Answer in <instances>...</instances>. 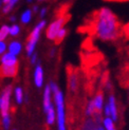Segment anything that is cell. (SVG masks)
<instances>
[{"label":"cell","mask_w":129,"mask_h":130,"mask_svg":"<svg viewBox=\"0 0 129 130\" xmlns=\"http://www.w3.org/2000/svg\"><path fill=\"white\" fill-rule=\"evenodd\" d=\"M32 17V11L31 10H27L23 14L21 15V22L22 23H29Z\"/></svg>","instance_id":"20"},{"label":"cell","mask_w":129,"mask_h":130,"mask_svg":"<svg viewBox=\"0 0 129 130\" xmlns=\"http://www.w3.org/2000/svg\"><path fill=\"white\" fill-rule=\"evenodd\" d=\"M103 124H104L106 130H115L113 121H112L110 118H106V119L103 120Z\"/></svg>","instance_id":"18"},{"label":"cell","mask_w":129,"mask_h":130,"mask_svg":"<svg viewBox=\"0 0 129 130\" xmlns=\"http://www.w3.org/2000/svg\"><path fill=\"white\" fill-rule=\"evenodd\" d=\"M46 113H47V123L49 125H52L55 121V112H54L53 106H51L46 111Z\"/></svg>","instance_id":"14"},{"label":"cell","mask_w":129,"mask_h":130,"mask_svg":"<svg viewBox=\"0 0 129 130\" xmlns=\"http://www.w3.org/2000/svg\"><path fill=\"white\" fill-rule=\"evenodd\" d=\"M17 1H18V0H11V1H10L8 4H5V5H4V8H3V13H4V14L9 13V12L13 9V6L16 4Z\"/></svg>","instance_id":"22"},{"label":"cell","mask_w":129,"mask_h":130,"mask_svg":"<svg viewBox=\"0 0 129 130\" xmlns=\"http://www.w3.org/2000/svg\"><path fill=\"white\" fill-rule=\"evenodd\" d=\"M39 1H42V0H39Z\"/></svg>","instance_id":"37"},{"label":"cell","mask_w":129,"mask_h":130,"mask_svg":"<svg viewBox=\"0 0 129 130\" xmlns=\"http://www.w3.org/2000/svg\"><path fill=\"white\" fill-rule=\"evenodd\" d=\"M109 108H110V115L112 116V121H117L118 120V109H117V105H115V100L114 96L110 95L109 97Z\"/></svg>","instance_id":"11"},{"label":"cell","mask_w":129,"mask_h":130,"mask_svg":"<svg viewBox=\"0 0 129 130\" xmlns=\"http://www.w3.org/2000/svg\"><path fill=\"white\" fill-rule=\"evenodd\" d=\"M93 105L95 108V111L102 112V110H103V94H102V92H99L96 94V96L94 97Z\"/></svg>","instance_id":"13"},{"label":"cell","mask_w":129,"mask_h":130,"mask_svg":"<svg viewBox=\"0 0 129 130\" xmlns=\"http://www.w3.org/2000/svg\"><path fill=\"white\" fill-rule=\"evenodd\" d=\"M28 1H29V2H31V1H32V0H28Z\"/></svg>","instance_id":"35"},{"label":"cell","mask_w":129,"mask_h":130,"mask_svg":"<svg viewBox=\"0 0 129 130\" xmlns=\"http://www.w3.org/2000/svg\"><path fill=\"white\" fill-rule=\"evenodd\" d=\"M6 50V44L4 41H0V55L3 54Z\"/></svg>","instance_id":"26"},{"label":"cell","mask_w":129,"mask_h":130,"mask_svg":"<svg viewBox=\"0 0 129 130\" xmlns=\"http://www.w3.org/2000/svg\"><path fill=\"white\" fill-rule=\"evenodd\" d=\"M19 32H20V28H19L17 24L12 25V27H10V29H9V34L12 36H17L19 34Z\"/></svg>","instance_id":"21"},{"label":"cell","mask_w":129,"mask_h":130,"mask_svg":"<svg viewBox=\"0 0 129 130\" xmlns=\"http://www.w3.org/2000/svg\"><path fill=\"white\" fill-rule=\"evenodd\" d=\"M2 124H3V127L4 129L8 130L10 128V125H11V119H10V115H5L3 116V121H2Z\"/></svg>","instance_id":"25"},{"label":"cell","mask_w":129,"mask_h":130,"mask_svg":"<svg viewBox=\"0 0 129 130\" xmlns=\"http://www.w3.org/2000/svg\"><path fill=\"white\" fill-rule=\"evenodd\" d=\"M0 105H1V100H0Z\"/></svg>","instance_id":"36"},{"label":"cell","mask_w":129,"mask_h":130,"mask_svg":"<svg viewBox=\"0 0 129 130\" xmlns=\"http://www.w3.org/2000/svg\"><path fill=\"white\" fill-rule=\"evenodd\" d=\"M36 59H37V54L33 53V54L31 55V62L32 63H35L36 62Z\"/></svg>","instance_id":"28"},{"label":"cell","mask_w":129,"mask_h":130,"mask_svg":"<svg viewBox=\"0 0 129 130\" xmlns=\"http://www.w3.org/2000/svg\"><path fill=\"white\" fill-rule=\"evenodd\" d=\"M2 5V0H0V6Z\"/></svg>","instance_id":"34"},{"label":"cell","mask_w":129,"mask_h":130,"mask_svg":"<svg viewBox=\"0 0 129 130\" xmlns=\"http://www.w3.org/2000/svg\"><path fill=\"white\" fill-rule=\"evenodd\" d=\"M9 29H10V27H8V25H2V27L0 28V41H3L5 38L8 37Z\"/></svg>","instance_id":"19"},{"label":"cell","mask_w":129,"mask_h":130,"mask_svg":"<svg viewBox=\"0 0 129 130\" xmlns=\"http://www.w3.org/2000/svg\"><path fill=\"white\" fill-rule=\"evenodd\" d=\"M69 18H70L69 14H64V15L58 16L55 21H53L49 25V28L47 29V32H46V35H47V37L49 38V39H51V40L55 39L57 33H58V32L63 28V25L68 22Z\"/></svg>","instance_id":"3"},{"label":"cell","mask_w":129,"mask_h":130,"mask_svg":"<svg viewBox=\"0 0 129 130\" xmlns=\"http://www.w3.org/2000/svg\"><path fill=\"white\" fill-rule=\"evenodd\" d=\"M80 31H86L104 41H113L123 36L120 20L107 8H102L90 14Z\"/></svg>","instance_id":"1"},{"label":"cell","mask_w":129,"mask_h":130,"mask_svg":"<svg viewBox=\"0 0 129 130\" xmlns=\"http://www.w3.org/2000/svg\"><path fill=\"white\" fill-rule=\"evenodd\" d=\"M94 111H95V108H94V105H93V101H90V102L88 103V106H87L86 114L89 115V116H91Z\"/></svg>","instance_id":"23"},{"label":"cell","mask_w":129,"mask_h":130,"mask_svg":"<svg viewBox=\"0 0 129 130\" xmlns=\"http://www.w3.org/2000/svg\"><path fill=\"white\" fill-rule=\"evenodd\" d=\"M33 10H34V12H37L38 8H37V6H34V8H33Z\"/></svg>","instance_id":"32"},{"label":"cell","mask_w":129,"mask_h":130,"mask_svg":"<svg viewBox=\"0 0 129 130\" xmlns=\"http://www.w3.org/2000/svg\"><path fill=\"white\" fill-rule=\"evenodd\" d=\"M1 62L4 66H16L18 64L17 57L11 53H5L1 57Z\"/></svg>","instance_id":"8"},{"label":"cell","mask_w":129,"mask_h":130,"mask_svg":"<svg viewBox=\"0 0 129 130\" xmlns=\"http://www.w3.org/2000/svg\"><path fill=\"white\" fill-rule=\"evenodd\" d=\"M105 114H106L107 118H109V116H110V108H109L108 104H107L106 107H105Z\"/></svg>","instance_id":"27"},{"label":"cell","mask_w":129,"mask_h":130,"mask_svg":"<svg viewBox=\"0 0 129 130\" xmlns=\"http://www.w3.org/2000/svg\"><path fill=\"white\" fill-rule=\"evenodd\" d=\"M18 73V64L16 66H4L1 64L0 66V77L4 78V77H15Z\"/></svg>","instance_id":"7"},{"label":"cell","mask_w":129,"mask_h":130,"mask_svg":"<svg viewBox=\"0 0 129 130\" xmlns=\"http://www.w3.org/2000/svg\"><path fill=\"white\" fill-rule=\"evenodd\" d=\"M46 12H47V9H42L41 12H40V17H43L46 15Z\"/></svg>","instance_id":"29"},{"label":"cell","mask_w":129,"mask_h":130,"mask_svg":"<svg viewBox=\"0 0 129 130\" xmlns=\"http://www.w3.org/2000/svg\"><path fill=\"white\" fill-rule=\"evenodd\" d=\"M11 92H12V88L11 86H8L2 92V95L0 97L1 100V105H0V110H1V114L2 116H5L9 114V110H10V97H11Z\"/></svg>","instance_id":"5"},{"label":"cell","mask_w":129,"mask_h":130,"mask_svg":"<svg viewBox=\"0 0 129 130\" xmlns=\"http://www.w3.org/2000/svg\"><path fill=\"white\" fill-rule=\"evenodd\" d=\"M21 51V43L19 41H12L9 44V53L13 55H18Z\"/></svg>","instance_id":"12"},{"label":"cell","mask_w":129,"mask_h":130,"mask_svg":"<svg viewBox=\"0 0 129 130\" xmlns=\"http://www.w3.org/2000/svg\"><path fill=\"white\" fill-rule=\"evenodd\" d=\"M46 25V21L42 20L38 23L36 27L34 28V30L31 32V34L28 38V41H27V47H25V50H27V54L29 56H31L32 54L34 53V50H35V45L39 39V35H40V32L43 29V27Z\"/></svg>","instance_id":"4"},{"label":"cell","mask_w":129,"mask_h":130,"mask_svg":"<svg viewBox=\"0 0 129 130\" xmlns=\"http://www.w3.org/2000/svg\"><path fill=\"white\" fill-rule=\"evenodd\" d=\"M66 35H67V30L64 29V28H62L58 33H57V35H56V37H55V39H54V41H55V43L56 44H59L62 40H63V38L66 37Z\"/></svg>","instance_id":"15"},{"label":"cell","mask_w":129,"mask_h":130,"mask_svg":"<svg viewBox=\"0 0 129 130\" xmlns=\"http://www.w3.org/2000/svg\"><path fill=\"white\" fill-rule=\"evenodd\" d=\"M95 129H96V124L91 119H88L83 126V130H95Z\"/></svg>","instance_id":"16"},{"label":"cell","mask_w":129,"mask_h":130,"mask_svg":"<svg viewBox=\"0 0 129 130\" xmlns=\"http://www.w3.org/2000/svg\"><path fill=\"white\" fill-rule=\"evenodd\" d=\"M96 130H105V129L103 128L101 125H98V128H96Z\"/></svg>","instance_id":"30"},{"label":"cell","mask_w":129,"mask_h":130,"mask_svg":"<svg viewBox=\"0 0 129 130\" xmlns=\"http://www.w3.org/2000/svg\"><path fill=\"white\" fill-rule=\"evenodd\" d=\"M11 20H12V21H14V20H15V17H14V16H12V17H11Z\"/></svg>","instance_id":"33"},{"label":"cell","mask_w":129,"mask_h":130,"mask_svg":"<svg viewBox=\"0 0 129 130\" xmlns=\"http://www.w3.org/2000/svg\"><path fill=\"white\" fill-rule=\"evenodd\" d=\"M68 87L72 93H75L78 88V76L73 68L68 69Z\"/></svg>","instance_id":"6"},{"label":"cell","mask_w":129,"mask_h":130,"mask_svg":"<svg viewBox=\"0 0 129 130\" xmlns=\"http://www.w3.org/2000/svg\"><path fill=\"white\" fill-rule=\"evenodd\" d=\"M10 1H11V0H2V3H4V4H8Z\"/></svg>","instance_id":"31"},{"label":"cell","mask_w":129,"mask_h":130,"mask_svg":"<svg viewBox=\"0 0 129 130\" xmlns=\"http://www.w3.org/2000/svg\"><path fill=\"white\" fill-rule=\"evenodd\" d=\"M95 130H96V129H95Z\"/></svg>","instance_id":"38"},{"label":"cell","mask_w":129,"mask_h":130,"mask_svg":"<svg viewBox=\"0 0 129 130\" xmlns=\"http://www.w3.org/2000/svg\"><path fill=\"white\" fill-rule=\"evenodd\" d=\"M122 34L127 40H129V22L122 27Z\"/></svg>","instance_id":"24"},{"label":"cell","mask_w":129,"mask_h":130,"mask_svg":"<svg viewBox=\"0 0 129 130\" xmlns=\"http://www.w3.org/2000/svg\"><path fill=\"white\" fill-rule=\"evenodd\" d=\"M34 82H35V85L36 87L40 88L43 84V71L40 64H38L35 69V72H34Z\"/></svg>","instance_id":"9"},{"label":"cell","mask_w":129,"mask_h":130,"mask_svg":"<svg viewBox=\"0 0 129 130\" xmlns=\"http://www.w3.org/2000/svg\"><path fill=\"white\" fill-rule=\"evenodd\" d=\"M15 93V101L17 102V104H21L23 101V92H22V89L20 87H17L14 91Z\"/></svg>","instance_id":"17"},{"label":"cell","mask_w":129,"mask_h":130,"mask_svg":"<svg viewBox=\"0 0 129 130\" xmlns=\"http://www.w3.org/2000/svg\"><path fill=\"white\" fill-rule=\"evenodd\" d=\"M51 91L54 93V100L56 104V110H57V125H58V130H67L66 129V116H64V103H63V95L62 92L58 90L57 86L54 83L50 84Z\"/></svg>","instance_id":"2"},{"label":"cell","mask_w":129,"mask_h":130,"mask_svg":"<svg viewBox=\"0 0 129 130\" xmlns=\"http://www.w3.org/2000/svg\"><path fill=\"white\" fill-rule=\"evenodd\" d=\"M51 106H52V104H51V88H50V86H47L46 89H44V92H43V109H44V111H47Z\"/></svg>","instance_id":"10"}]
</instances>
